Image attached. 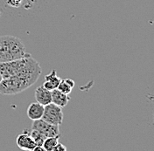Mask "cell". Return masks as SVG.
Returning <instances> with one entry per match:
<instances>
[{
    "mask_svg": "<svg viewBox=\"0 0 154 151\" xmlns=\"http://www.w3.org/2000/svg\"><path fill=\"white\" fill-rule=\"evenodd\" d=\"M41 72L38 61L29 53L22 59L0 63V74L3 79L15 76L26 81L30 86L38 80Z\"/></svg>",
    "mask_w": 154,
    "mask_h": 151,
    "instance_id": "cell-1",
    "label": "cell"
},
{
    "mask_svg": "<svg viewBox=\"0 0 154 151\" xmlns=\"http://www.w3.org/2000/svg\"><path fill=\"white\" fill-rule=\"evenodd\" d=\"M26 54V47L19 38L11 35L0 36V63L19 59Z\"/></svg>",
    "mask_w": 154,
    "mask_h": 151,
    "instance_id": "cell-2",
    "label": "cell"
},
{
    "mask_svg": "<svg viewBox=\"0 0 154 151\" xmlns=\"http://www.w3.org/2000/svg\"><path fill=\"white\" fill-rule=\"evenodd\" d=\"M28 87H30V86L26 81L12 76L2 80L0 83V94L6 95H16L25 91Z\"/></svg>",
    "mask_w": 154,
    "mask_h": 151,
    "instance_id": "cell-3",
    "label": "cell"
},
{
    "mask_svg": "<svg viewBox=\"0 0 154 151\" xmlns=\"http://www.w3.org/2000/svg\"><path fill=\"white\" fill-rule=\"evenodd\" d=\"M41 119L50 124L60 126L63 122L62 107L52 102L46 105L44 107V113Z\"/></svg>",
    "mask_w": 154,
    "mask_h": 151,
    "instance_id": "cell-4",
    "label": "cell"
},
{
    "mask_svg": "<svg viewBox=\"0 0 154 151\" xmlns=\"http://www.w3.org/2000/svg\"><path fill=\"white\" fill-rule=\"evenodd\" d=\"M32 129H35L39 133H41L47 138L52 137V136H60V126L50 124V123L45 122L42 119L33 121V123L32 125Z\"/></svg>",
    "mask_w": 154,
    "mask_h": 151,
    "instance_id": "cell-5",
    "label": "cell"
},
{
    "mask_svg": "<svg viewBox=\"0 0 154 151\" xmlns=\"http://www.w3.org/2000/svg\"><path fill=\"white\" fill-rule=\"evenodd\" d=\"M16 142H17L18 147L22 150L33 151L34 148L36 147V144L33 141V139L32 138L30 132H28L26 129L22 134L18 135Z\"/></svg>",
    "mask_w": 154,
    "mask_h": 151,
    "instance_id": "cell-6",
    "label": "cell"
},
{
    "mask_svg": "<svg viewBox=\"0 0 154 151\" xmlns=\"http://www.w3.org/2000/svg\"><path fill=\"white\" fill-rule=\"evenodd\" d=\"M34 95H35V99L37 102L43 106H46L52 102V91L48 90L43 86H38L36 88L34 92Z\"/></svg>",
    "mask_w": 154,
    "mask_h": 151,
    "instance_id": "cell-7",
    "label": "cell"
},
{
    "mask_svg": "<svg viewBox=\"0 0 154 151\" xmlns=\"http://www.w3.org/2000/svg\"><path fill=\"white\" fill-rule=\"evenodd\" d=\"M60 80H61V79L57 75L56 70H52L48 74L45 76V81L42 86L45 88H47L48 90L52 91V90L57 88Z\"/></svg>",
    "mask_w": 154,
    "mask_h": 151,
    "instance_id": "cell-8",
    "label": "cell"
},
{
    "mask_svg": "<svg viewBox=\"0 0 154 151\" xmlns=\"http://www.w3.org/2000/svg\"><path fill=\"white\" fill-rule=\"evenodd\" d=\"M44 107L38 102H32L27 107V116L32 121H36L42 118L44 113Z\"/></svg>",
    "mask_w": 154,
    "mask_h": 151,
    "instance_id": "cell-9",
    "label": "cell"
},
{
    "mask_svg": "<svg viewBox=\"0 0 154 151\" xmlns=\"http://www.w3.org/2000/svg\"><path fill=\"white\" fill-rule=\"evenodd\" d=\"M70 101V97L68 95L63 94L57 88L52 90V103L55 104L60 107H64L67 105Z\"/></svg>",
    "mask_w": 154,
    "mask_h": 151,
    "instance_id": "cell-10",
    "label": "cell"
},
{
    "mask_svg": "<svg viewBox=\"0 0 154 151\" xmlns=\"http://www.w3.org/2000/svg\"><path fill=\"white\" fill-rule=\"evenodd\" d=\"M59 139H60V136H52V137L46 138L45 142L42 145L45 151H54L56 145L60 142Z\"/></svg>",
    "mask_w": 154,
    "mask_h": 151,
    "instance_id": "cell-11",
    "label": "cell"
},
{
    "mask_svg": "<svg viewBox=\"0 0 154 151\" xmlns=\"http://www.w3.org/2000/svg\"><path fill=\"white\" fill-rule=\"evenodd\" d=\"M30 134H31L32 138L33 139L36 146H42L47 138L45 135H43L41 133H39L35 129H32V131L30 132Z\"/></svg>",
    "mask_w": 154,
    "mask_h": 151,
    "instance_id": "cell-12",
    "label": "cell"
},
{
    "mask_svg": "<svg viewBox=\"0 0 154 151\" xmlns=\"http://www.w3.org/2000/svg\"><path fill=\"white\" fill-rule=\"evenodd\" d=\"M57 89L58 90H60V92H62L63 94L69 95V94L72 92L73 87L69 85V84H67L65 80H60V84L58 85Z\"/></svg>",
    "mask_w": 154,
    "mask_h": 151,
    "instance_id": "cell-13",
    "label": "cell"
},
{
    "mask_svg": "<svg viewBox=\"0 0 154 151\" xmlns=\"http://www.w3.org/2000/svg\"><path fill=\"white\" fill-rule=\"evenodd\" d=\"M5 1L8 6L14 7V8H18L19 6H21V5L24 2V0H5Z\"/></svg>",
    "mask_w": 154,
    "mask_h": 151,
    "instance_id": "cell-14",
    "label": "cell"
},
{
    "mask_svg": "<svg viewBox=\"0 0 154 151\" xmlns=\"http://www.w3.org/2000/svg\"><path fill=\"white\" fill-rule=\"evenodd\" d=\"M67 150V147H65L63 144H61V143H58L57 145H56V147L54 148V151H66Z\"/></svg>",
    "mask_w": 154,
    "mask_h": 151,
    "instance_id": "cell-15",
    "label": "cell"
},
{
    "mask_svg": "<svg viewBox=\"0 0 154 151\" xmlns=\"http://www.w3.org/2000/svg\"><path fill=\"white\" fill-rule=\"evenodd\" d=\"M65 80H66V82H67V84H69V85L71 86L72 87H74L75 85V83L74 80H72V79H65Z\"/></svg>",
    "mask_w": 154,
    "mask_h": 151,
    "instance_id": "cell-16",
    "label": "cell"
},
{
    "mask_svg": "<svg viewBox=\"0 0 154 151\" xmlns=\"http://www.w3.org/2000/svg\"><path fill=\"white\" fill-rule=\"evenodd\" d=\"M2 80H3V78H2V76L0 74V83H1V81H2Z\"/></svg>",
    "mask_w": 154,
    "mask_h": 151,
    "instance_id": "cell-17",
    "label": "cell"
}]
</instances>
